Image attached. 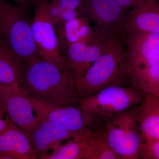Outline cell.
Returning <instances> with one entry per match:
<instances>
[{"label": "cell", "mask_w": 159, "mask_h": 159, "mask_svg": "<svg viewBox=\"0 0 159 159\" xmlns=\"http://www.w3.org/2000/svg\"><path fill=\"white\" fill-rule=\"evenodd\" d=\"M80 133L72 132L65 127L36 115L35 122L27 134L39 158L47 153L48 150H53L59 146L64 140L72 139Z\"/></svg>", "instance_id": "obj_10"}, {"label": "cell", "mask_w": 159, "mask_h": 159, "mask_svg": "<svg viewBox=\"0 0 159 159\" xmlns=\"http://www.w3.org/2000/svg\"><path fill=\"white\" fill-rule=\"evenodd\" d=\"M5 112L0 103V134L3 131L8 125V122L9 119V117L7 115V118L6 120H3L2 116L3 113Z\"/></svg>", "instance_id": "obj_25"}, {"label": "cell", "mask_w": 159, "mask_h": 159, "mask_svg": "<svg viewBox=\"0 0 159 159\" xmlns=\"http://www.w3.org/2000/svg\"><path fill=\"white\" fill-rule=\"evenodd\" d=\"M56 31L59 45L90 42L94 33L89 21L80 15L74 19L58 25Z\"/></svg>", "instance_id": "obj_18"}, {"label": "cell", "mask_w": 159, "mask_h": 159, "mask_svg": "<svg viewBox=\"0 0 159 159\" xmlns=\"http://www.w3.org/2000/svg\"><path fill=\"white\" fill-rule=\"evenodd\" d=\"M88 130L69 139L64 145L61 144L51 153H46L39 158L41 159H87L89 144Z\"/></svg>", "instance_id": "obj_19"}, {"label": "cell", "mask_w": 159, "mask_h": 159, "mask_svg": "<svg viewBox=\"0 0 159 159\" xmlns=\"http://www.w3.org/2000/svg\"><path fill=\"white\" fill-rule=\"evenodd\" d=\"M129 11L115 0H81L78 11L79 15L94 24L95 29L112 34H124Z\"/></svg>", "instance_id": "obj_9"}, {"label": "cell", "mask_w": 159, "mask_h": 159, "mask_svg": "<svg viewBox=\"0 0 159 159\" xmlns=\"http://www.w3.org/2000/svg\"><path fill=\"white\" fill-rule=\"evenodd\" d=\"M145 93L133 85H112L81 100L84 110L105 119L136 106Z\"/></svg>", "instance_id": "obj_7"}, {"label": "cell", "mask_w": 159, "mask_h": 159, "mask_svg": "<svg viewBox=\"0 0 159 159\" xmlns=\"http://www.w3.org/2000/svg\"><path fill=\"white\" fill-rule=\"evenodd\" d=\"M133 108L103 119L106 140L121 159H139L143 138Z\"/></svg>", "instance_id": "obj_5"}, {"label": "cell", "mask_w": 159, "mask_h": 159, "mask_svg": "<svg viewBox=\"0 0 159 159\" xmlns=\"http://www.w3.org/2000/svg\"><path fill=\"white\" fill-rule=\"evenodd\" d=\"M0 103L11 121L28 134L35 122L36 116L26 91L19 86L5 96Z\"/></svg>", "instance_id": "obj_14"}, {"label": "cell", "mask_w": 159, "mask_h": 159, "mask_svg": "<svg viewBox=\"0 0 159 159\" xmlns=\"http://www.w3.org/2000/svg\"><path fill=\"white\" fill-rule=\"evenodd\" d=\"M81 2V0H55L52 3L57 10L59 16V12L63 10L78 11Z\"/></svg>", "instance_id": "obj_22"}, {"label": "cell", "mask_w": 159, "mask_h": 159, "mask_svg": "<svg viewBox=\"0 0 159 159\" xmlns=\"http://www.w3.org/2000/svg\"><path fill=\"white\" fill-rule=\"evenodd\" d=\"M158 1H159V0H158Z\"/></svg>", "instance_id": "obj_27"}, {"label": "cell", "mask_w": 159, "mask_h": 159, "mask_svg": "<svg viewBox=\"0 0 159 159\" xmlns=\"http://www.w3.org/2000/svg\"><path fill=\"white\" fill-rule=\"evenodd\" d=\"M29 16L13 3L0 0V37L30 66L41 59L32 37Z\"/></svg>", "instance_id": "obj_3"}, {"label": "cell", "mask_w": 159, "mask_h": 159, "mask_svg": "<svg viewBox=\"0 0 159 159\" xmlns=\"http://www.w3.org/2000/svg\"><path fill=\"white\" fill-rule=\"evenodd\" d=\"M134 32H159L158 0H145L129 11L124 34Z\"/></svg>", "instance_id": "obj_15"}, {"label": "cell", "mask_w": 159, "mask_h": 159, "mask_svg": "<svg viewBox=\"0 0 159 159\" xmlns=\"http://www.w3.org/2000/svg\"><path fill=\"white\" fill-rule=\"evenodd\" d=\"M124 9L130 10L142 4L145 0H115Z\"/></svg>", "instance_id": "obj_23"}, {"label": "cell", "mask_w": 159, "mask_h": 159, "mask_svg": "<svg viewBox=\"0 0 159 159\" xmlns=\"http://www.w3.org/2000/svg\"><path fill=\"white\" fill-rule=\"evenodd\" d=\"M89 148L87 159H121L111 149L101 127L87 131Z\"/></svg>", "instance_id": "obj_20"}, {"label": "cell", "mask_w": 159, "mask_h": 159, "mask_svg": "<svg viewBox=\"0 0 159 159\" xmlns=\"http://www.w3.org/2000/svg\"><path fill=\"white\" fill-rule=\"evenodd\" d=\"M55 0H51V2H54V1H55Z\"/></svg>", "instance_id": "obj_26"}, {"label": "cell", "mask_w": 159, "mask_h": 159, "mask_svg": "<svg viewBox=\"0 0 159 159\" xmlns=\"http://www.w3.org/2000/svg\"><path fill=\"white\" fill-rule=\"evenodd\" d=\"M19 86L29 97L48 103L80 105L74 80L55 65L42 60L29 66Z\"/></svg>", "instance_id": "obj_1"}, {"label": "cell", "mask_w": 159, "mask_h": 159, "mask_svg": "<svg viewBox=\"0 0 159 159\" xmlns=\"http://www.w3.org/2000/svg\"><path fill=\"white\" fill-rule=\"evenodd\" d=\"M11 2L18 6L29 14L30 9L32 8L34 0H10Z\"/></svg>", "instance_id": "obj_24"}, {"label": "cell", "mask_w": 159, "mask_h": 159, "mask_svg": "<svg viewBox=\"0 0 159 159\" xmlns=\"http://www.w3.org/2000/svg\"><path fill=\"white\" fill-rule=\"evenodd\" d=\"M124 42L127 58L142 59L159 54V32L127 33Z\"/></svg>", "instance_id": "obj_17"}, {"label": "cell", "mask_w": 159, "mask_h": 159, "mask_svg": "<svg viewBox=\"0 0 159 159\" xmlns=\"http://www.w3.org/2000/svg\"><path fill=\"white\" fill-rule=\"evenodd\" d=\"M112 85H133L124 38L100 56L75 82V89L80 100Z\"/></svg>", "instance_id": "obj_2"}, {"label": "cell", "mask_w": 159, "mask_h": 159, "mask_svg": "<svg viewBox=\"0 0 159 159\" xmlns=\"http://www.w3.org/2000/svg\"><path fill=\"white\" fill-rule=\"evenodd\" d=\"M127 61L134 86L144 93L159 96V54Z\"/></svg>", "instance_id": "obj_13"}, {"label": "cell", "mask_w": 159, "mask_h": 159, "mask_svg": "<svg viewBox=\"0 0 159 159\" xmlns=\"http://www.w3.org/2000/svg\"><path fill=\"white\" fill-rule=\"evenodd\" d=\"M38 159L28 134L9 118L0 134V159Z\"/></svg>", "instance_id": "obj_12"}, {"label": "cell", "mask_w": 159, "mask_h": 159, "mask_svg": "<svg viewBox=\"0 0 159 159\" xmlns=\"http://www.w3.org/2000/svg\"><path fill=\"white\" fill-rule=\"evenodd\" d=\"M36 115L78 133L98 128L103 119L79 105H57L29 97Z\"/></svg>", "instance_id": "obj_8"}, {"label": "cell", "mask_w": 159, "mask_h": 159, "mask_svg": "<svg viewBox=\"0 0 159 159\" xmlns=\"http://www.w3.org/2000/svg\"><path fill=\"white\" fill-rule=\"evenodd\" d=\"M50 0H34L31 20V33L39 56L42 60L60 68L61 56L56 28L51 14Z\"/></svg>", "instance_id": "obj_6"}, {"label": "cell", "mask_w": 159, "mask_h": 159, "mask_svg": "<svg viewBox=\"0 0 159 159\" xmlns=\"http://www.w3.org/2000/svg\"><path fill=\"white\" fill-rule=\"evenodd\" d=\"M133 109L143 140H159V96L145 93Z\"/></svg>", "instance_id": "obj_16"}, {"label": "cell", "mask_w": 159, "mask_h": 159, "mask_svg": "<svg viewBox=\"0 0 159 159\" xmlns=\"http://www.w3.org/2000/svg\"><path fill=\"white\" fill-rule=\"evenodd\" d=\"M122 40V37L118 35L94 30L90 42L59 45L61 56L60 69L75 83L100 56Z\"/></svg>", "instance_id": "obj_4"}, {"label": "cell", "mask_w": 159, "mask_h": 159, "mask_svg": "<svg viewBox=\"0 0 159 159\" xmlns=\"http://www.w3.org/2000/svg\"><path fill=\"white\" fill-rule=\"evenodd\" d=\"M139 156L141 159H159V140H143Z\"/></svg>", "instance_id": "obj_21"}, {"label": "cell", "mask_w": 159, "mask_h": 159, "mask_svg": "<svg viewBox=\"0 0 159 159\" xmlns=\"http://www.w3.org/2000/svg\"><path fill=\"white\" fill-rule=\"evenodd\" d=\"M29 65L20 58L0 37V101L19 87Z\"/></svg>", "instance_id": "obj_11"}]
</instances>
